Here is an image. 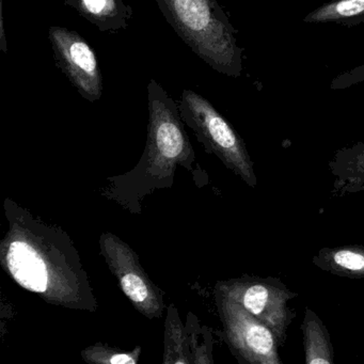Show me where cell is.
<instances>
[{
	"label": "cell",
	"mask_w": 364,
	"mask_h": 364,
	"mask_svg": "<svg viewBox=\"0 0 364 364\" xmlns=\"http://www.w3.org/2000/svg\"><path fill=\"white\" fill-rule=\"evenodd\" d=\"M9 231L0 244V261L23 289L48 304L74 310H97V302L69 236L16 206L5 203Z\"/></svg>",
	"instance_id": "1"
},
{
	"label": "cell",
	"mask_w": 364,
	"mask_h": 364,
	"mask_svg": "<svg viewBox=\"0 0 364 364\" xmlns=\"http://www.w3.org/2000/svg\"><path fill=\"white\" fill-rule=\"evenodd\" d=\"M161 14L183 41L212 69L229 77L242 73L244 48L216 0H156Z\"/></svg>",
	"instance_id": "2"
},
{
	"label": "cell",
	"mask_w": 364,
	"mask_h": 364,
	"mask_svg": "<svg viewBox=\"0 0 364 364\" xmlns=\"http://www.w3.org/2000/svg\"><path fill=\"white\" fill-rule=\"evenodd\" d=\"M148 141L142 159L146 176H172L176 166L188 167L195 154L185 133L178 105L155 80L148 85Z\"/></svg>",
	"instance_id": "3"
},
{
	"label": "cell",
	"mask_w": 364,
	"mask_h": 364,
	"mask_svg": "<svg viewBox=\"0 0 364 364\" xmlns=\"http://www.w3.org/2000/svg\"><path fill=\"white\" fill-rule=\"evenodd\" d=\"M178 110L182 120L195 132L206 150L216 155L248 186L257 188L255 164L244 140L216 108L205 97L186 89L181 97Z\"/></svg>",
	"instance_id": "4"
},
{
	"label": "cell",
	"mask_w": 364,
	"mask_h": 364,
	"mask_svg": "<svg viewBox=\"0 0 364 364\" xmlns=\"http://www.w3.org/2000/svg\"><path fill=\"white\" fill-rule=\"evenodd\" d=\"M216 289L242 304L253 316L270 328L279 346H284L287 329L296 317V312L289 308V300L297 297L282 281L274 277L248 276L223 281Z\"/></svg>",
	"instance_id": "5"
},
{
	"label": "cell",
	"mask_w": 364,
	"mask_h": 364,
	"mask_svg": "<svg viewBox=\"0 0 364 364\" xmlns=\"http://www.w3.org/2000/svg\"><path fill=\"white\" fill-rule=\"evenodd\" d=\"M216 301L225 341L240 363L282 364L280 346L270 328L218 289Z\"/></svg>",
	"instance_id": "6"
},
{
	"label": "cell",
	"mask_w": 364,
	"mask_h": 364,
	"mask_svg": "<svg viewBox=\"0 0 364 364\" xmlns=\"http://www.w3.org/2000/svg\"><path fill=\"white\" fill-rule=\"evenodd\" d=\"M100 244L106 263L136 310L148 318H159L165 308L161 291L140 265L137 253L112 233L103 234Z\"/></svg>",
	"instance_id": "7"
},
{
	"label": "cell",
	"mask_w": 364,
	"mask_h": 364,
	"mask_svg": "<svg viewBox=\"0 0 364 364\" xmlns=\"http://www.w3.org/2000/svg\"><path fill=\"white\" fill-rule=\"evenodd\" d=\"M50 39L60 67L82 95L91 102L102 95V75L95 50L75 31L52 27Z\"/></svg>",
	"instance_id": "8"
},
{
	"label": "cell",
	"mask_w": 364,
	"mask_h": 364,
	"mask_svg": "<svg viewBox=\"0 0 364 364\" xmlns=\"http://www.w3.org/2000/svg\"><path fill=\"white\" fill-rule=\"evenodd\" d=\"M328 167L334 178L332 193L336 197L364 191V142L336 151Z\"/></svg>",
	"instance_id": "9"
},
{
	"label": "cell",
	"mask_w": 364,
	"mask_h": 364,
	"mask_svg": "<svg viewBox=\"0 0 364 364\" xmlns=\"http://www.w3.org/2000/svg\"><path fill=\"white\" fill-rule=\"evenodd\" d=\"M312 264L323 272L350 279L364 278V246L343 245L321 249Z\"/></svg>",
	"instance_id": "10"
},
{
	"label": "cell",
	"mask_w": 364,
	"mask_h": 364,
	"mask_svg": "<svg viewBox=\"0 0 364 364\" xmlns=\"http://www.w3.org/2000/svg\"><path fill=\"white\" fill-rule=\"evenodd\" d=\"M306 364H333L334 351L329 330L314 311L306 306L301 323Z\"/></svg>",
	"instance_id": "11"
},
{
	"label": "cell",
	"mask_w": 364,
	"mask_h": 364,
	"mask_svg": "<svg viewBox=\"0 0 364 364\" xmlns=\"http://www.w3.org/2000/svg\"><path fill=\"white\" fill-rule=\"evenodd\" d=\"M304 22L357 26L364 22V0H331L310 12L304 18Z\"/></svg>",
	"instance_id": "12"
},
{
	"label": "cell",
	"mask_w": 364,
	"mask_h": 364,
	"mask_svg": "<svg viewBox=\"0 0 364 364\" xmlns=\"http://www.w3.org/2000/svg\"><path fill=\"white\" fill-rule=\"evenodd\" d=\"M140 348L132 353H123L106 347L92 346L82 351V358L91 363L135 364L139 360Z\"/></svg>",
	"instance_id": "13"
},
{
	"label": "cell",
	"mask_w": 364,
	"mask_h": 364,
	"mask_svg": "<svg viewBox=\"0 0 364 364\" xmlns=\"http://www.w3.org/2000/svg\"><path fill=\"white\" fill-rule=\"evenodd\" d=\"M362 82H364V65L336 76L330 84L329 88L330 90H343Z\"/></svg>",
	"instance_id": "14"
},
{
	"label": "cell",
	"mask_w": 364,
	"mask_h": 364,
	"mask_svg": "<svg viewBox=\"0 0 364 364\" xmlns=\"http://www.w3.org/2000/svg\"><path fill=\"white\" fill-rule=\"evenodd\" d=\"M82 6L92 16H102L110 14L114 3L112 0H82Z\"/></svg>",
	"instance_id": "15"
}]
</instances>
